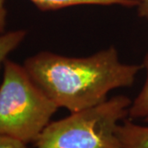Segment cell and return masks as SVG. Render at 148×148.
Wrapping results in <instances>:
<instances>
[{
	"label": "cell",
	"mask_w": 148,
	"mask_h": 148,
	"mask_svg": "<svg viewBox=\"0 0 148 148\" xmlns=\"http://www.w3.org/2000/svg\"><path fill=\"white\" fill-rule=\"evenodd\" d=\"M38 9L53 11L77 5H120L138 7V0H30Z\"/></svg>",
	"instance_id": "cell-5"
},
{
	"label": "cell",
	"mask_w": 148,
	"mask_h": 148,
	"mask_svg": "<svg viewBox=\"0 0 148 148\" xmlns=\"http://www.w3.org/2000/svg\"><path fill=\"white\" fill-rule=\"evenodd\" d=\"M138 16L148 21V0H138Z\"/></svg>",
	"instance_id": "cell-10"
},
{
	"label": "cell",
	"mask_w": 148,
	"mask_h": 148,
	"mask_svg": "<svg viewBox=\"0 0 148 148\" xmlns=\"http://www.w3.org/2000/svg\"><path fill=\"white\" fill-rule=\"evenodd\" d=\"M143 68L146 69V80L141 91L132 102L129 108L128 116L132 119L147 118L148 116V53L143 59Z\"/></svg>",
	"instance_id": "cell-6"
},
{
	"label": "cell",
	"mask_w": 148,
	"mask_h": 148,
	"mask_svg": "<svg viewBox=\"0 0 148 148\" xmlns=\"http://www.w3.org/2000/svg\"><path fill=\"white\" fill-rule=\"evenodd\" d=\"M144 119L148 123V116ZM117 136L123 148H148V126L124 120L118 125Z\"/></svg>",
	"instance_id": "cell-4"
},
{
	"label": "cell",
	"mask_w": 148,
	"mask_h": 148,
	"mask_svg": "<svg viewBox=\"0 0 148 148\" xmlns=\"http://www.w3.org/2000/svg\"><path fill=\"white\" fill-rule=\"evenodd\" d=\"M58 108L24 66L6 59L0 86V136L34 143Z\"/></svg>",
	"instance_id": "cell-2"
},
{
	"label": "cell",
	"mask_w": 148,
	"mask_h": 148,
	"mask_svg": "<svg viewBox=\"0 0 148 148\" xmlns=\"http://www.w3.org/2000/svg\"><path fill=\"white\" fill-rule=\"evenodd\" d=\"M0 148H27V144L16 138L0 136Z\"/></svg>",
	"instance_id": "cell-8"
},
{
	"label": "cell",
	"mask_w": 148,
	"mask_h": 148,
	"mask_svg": "<svg viewBox=\"0 0 148 148\" xmlns=\"http://www.w3.org/2000/svg\"><path fill=\"white\" fill-rule=\"evenodd\" d=\"M23 66L56 106L70 113L104 102L110 90L131 86L143 69L121 63L114 46L84 58L43 51L29 57Z\"/></svg>",
	"instance_id": "cell-1"
},
{
	"label": "cell",
	"mask_w": 148,
	"mask_h": 148,
	"mask_svg": "<svg viewBox=\"0 0 148 148\" xmlns=\"http://www.w3.org/2000/svg\"><path fill=\"white\" fill-rule=\"evenodd\" d=\"M132 101L116 95L99 105L50 122L34 143L36 148H123L119 122L128 115Z\"/></svg>",
	"instance_id": "cell-3"
},
{
	"label": "cell",
	"mask_w": 148,
	"mask_h": 148,
	"mask_svg": "<svg viewBox=\"0 0 148 148\" xmlns=\"http://www.w3.org/2000/svg\"><path fill=\"white\" fill-rule=\"evenodd\" d=\"M7 22V9L5 7V0H0V35L5 32Z\"/></svg>",
	"instance_id": "cell-9"
},
{
	"label": "cell",
	"mask_w": 148,
	"mask_h": 148,
	"mask_svg": "<svg viewBox=\"0 0 148 148\" xmlns=\"http://www.w3.org/2000/svg\"><path fill=\"white\" fill-rule=\"evenodd\" d=\"M27 34L25 30H16L0 35V66L5 62L8 54L20 45Z\"/></svg>",
	"instance_id": "cell-7"
}]
</instances>
